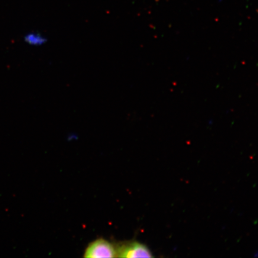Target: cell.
<instances>
[{
	"label": "cell",
	"instance_id": "obj_1",
	"mask_svg": "<svg viewBox=\"0 0 258 258\" xmlns=\"http://www.w3.org/2000/svg\"><path fill=\"white\" fill-rule=\"evenodd\" d=\"M85 257L101 258L117 257V251L113 245L102 238L96 240L87 247Z\"/></svg>",
	"mask_w": 258,
	"mask_h": 258
},
{
	"label": "cell",
	"instance_id": "obj_2",
	"mask_svg": "<svg viewBox=\"0 0 258 258\" xmlns=\"http://www.w3.org/2000/svg\"><path fill=\"white\" fill-rule=\"evenodd\" d=\"M117 257H152L153 254L145 245L134 242L120 247L117 251Z\"/></svg>",
	"mask_w": 258,
	"mask_h": 258
},
{
	"label": "cell",
	"instance_id": "obj_3",
	"mask_svg": "<svg viewBox=\"0 0 258 258\" xmlns=\"http://www.w3.org/2000/svg\"><path fill=\"white\" fill-rule=\"evenodd\" d=\"M26 44L32 47H41L47 43V38L45 35L37 31L29 32L24 37Z\"/></svg>",
	"mask_w": 258,
	"mask_h": 258
}]
</instances>
